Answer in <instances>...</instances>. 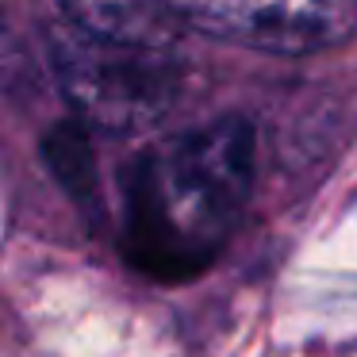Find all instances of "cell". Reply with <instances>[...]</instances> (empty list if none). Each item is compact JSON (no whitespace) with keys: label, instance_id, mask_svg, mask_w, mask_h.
I'll return each instance as SVG.
<instances>
[{"label":"cell","instance_id":"6da1fadb","mask_svg":"<svg viewBox=\"0 0 357 357\" xmlns=\"http://www.w3.org/2000/svg\"><path fill=\"white\" fill-rule=\"evenodd\" d=\"M257 131L223 116L146 150L127 173L123 254L154 280H188L231 238L254 192Z\"/></svg>","mask_w":357,"mask_h":357},{"label":"cell","instance_id":"7a4b0ae2","mask_svg":"<svg viewBox=\"0 0 357 357\" xmlns=\"http://www.w3.org/2000/svg\"><path fill=\"white\" fill-rule=\"evenodd\" d=\"M50 66L81 123L108 135H139L162 123L188 81L181 47L96 39L70 24L50 35Z\"/></svg>","mask_w":357,"mask_h":357},{"label":"cell","instance_id":"277c9868","mask_svg":"<svg viewBox=\"0 0 357 357\" xmlns=\"http://www.w3.org/2000/svg\"><path fill=\"white\" fill-rule=\"evenodd\" d=\"M62 24L142 47H181L188 31L165 0H62Z\"/></svg>","mask_w":357,"mask_h":357},{"label":"cell","instance_id":"3957f363","mask_svg":"<svg viewBox=\"0 0 357 357\" xmlns=\"http://www.w3.org/2000/svg\"><path fill=\"white\" fill-rule=\"evenodd\" d=\"M188 31L261 54H319L357 31V0H165Z\"/></svg>","mask_w":357,"mask_h":357},{"label":"cell","instance_id":"5b68a950","mask_svg":"<svg viewBox=\"0 0 357 357\" xmlns=\"http://www.w3.org/2000/svg\"><path fill=\"white\" fill-rule=\"evenodd\" d=\"M47 154H50V165H54L58 181H62L81 204H89V196H96V181H93V169H89L85 146L77 142V135L58 131L54 139H50Z\"/></svg>","mask_w":357,"mask_h":357}]
</instances>
